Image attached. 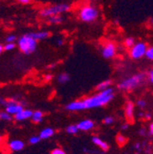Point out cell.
<instances>
[{
	"instance_id": "cell-27",
	"label": "cell",
	"mask_w": 153,
	"mask_h": 154,
	"mask_svg": "<svg viewBox=\"0 0 153 154\" xmlns=\"http://www.w3.org/2000/svg\"><path fill=\"white\" fill-rule=\"evenodd\" d=\"M15 47H16V45L14 44V43H7L4 47H3V49L5 50V51H12V50H14L15 49Z\"/></svg>"
},
{
	"instance_id": "cell-5",
	"label": "cell",
	"mask_w": 153,
	"mask_h": 154,
	"mask_svg": "<svg viewBox=\"0 0 153 154\" xmlns=\"http://www.w3.org/2000/svg\"><path fill=\"white\" fill-rule=\"evenodd\" d=\"M69 9H70V6L68 4H58L43 8L41 11V16L50 17L55 15H60L63 12L68 11Z\"/></svg>"
},
{
	"instance_id": "cell-14",
	"label": "cell",
	"mask_w": 153,
	"mask_h": 154,
	"mask_svg": "<svg viewBox=\"0 0 153 154\" xmlns=\"http://www.w3.org/2000/svg\"><path fill=\"white\" fill-rule=\"evenodd\" d=\"M54 135V130L51 128H46L42 129L40 133V139L41 140H48Z\"/></svg>"
},
{
	"instance_id": "cell-31",
	"label": "cell",
	"mask_w": 153,
	"mask_h": 154,
	"mask_svg": "<svg viewBox=\"0 0 153 154\" xmlns=\"http://www.w3.org/2000/svg\"><path fill=\"white\" fill-rule=\"evenodd\" d=\"M104 122H105L106 125H110V124H112V123L114 122V119H113L112 117H106V118L105 119Z\"/></svg>"
},
{
	"instance_id": "cell-1",
	"label": "cell",
	"mask_w": 153,
	"mask_h": 154,
	"mask_svg": "<svg viewBox=\"0 0 153 154\" xmlns=\"http://www.w3.org/2000/svg\"><path fill=\"white\" fill-rule=\"evenodd\" d=\"M114 98V91L112 88H107L103 91H100L98 94H94L91 97H87L83 100L84 108H94L100 107L107 105Z\"/></svg>"
},
{
	"instance_id": "cell-33",
	"label": "cell",
	"mask_w": 153,
	"mask_h": 154,
	"mask_svg": "<svg viewBox=\"0 0 153 154\" xmlns=\"http://www.w3.org/2000/svg\"><path fill=\"white\" fill-rule=\"evenodd\" d=\"M51 79H52V75H51V74H47V75L45 76V80H46L47 82H50Z\"/></svg>"
},
{
	"instance_id": "cell-28",
	"label": "cell",
	"mask_w": 153,
	"mask_h": 154,
	"mask_svg": "<svg viewBox=\"0 0 153 154\" xmlns=\"http://www.w3.org/2000/svg\"><path fill=\"white\" fill-rule=\"evenodd\" d=\"M50 154H66V153H65V151H64L63 149L56 148V149H54L53 150H51Z\"/></svg>"
},
{
	"instance_id": "cell-34",
	"label": "cell",
	"mask_w": 153,
	"mask_h": 154,
	"mask_svg": "<svg viewBox=\"0 0 153 154\" xmlns=\"http://www.w3.org/2000/svg\"><path fill=\"white\" fill-rule=\"evenodd\" d=\"M31 1H33V0H18V2H20L22 4H28Z\"/></svg>"
},
{
	"instance_id": "cell-21",
	"label": "cell",
	"mask_w": 153,
	"mask_h": 154,
	"mask_svg": "<svg viewBox=\"0 0 153 154\" xmlns=\"http://www.w3.org/2000/svg\"><path fill=\"white\" fill-rule=\"evenodd\" d=\"M66 132L69 134H76L78 132V128L76 125H70L66 128Z\"/></svg>"
},
{
	"instance_id": "cell-32",
	"label": "cell",
	"mask_w": 153,
	"mask_h": 154,
	"mask_svg": "<svg viewBox=\"0 0 153 154\" xmlns=\"http://www.w3.org/2000/svg\"><path fill=\"white\" fill-rule=\"evenodd\" d=\"M148 77V79H149V82H150V83H153V71H152V70L149 71Z\"/></svg>"
},
{
	"instance_id": "cell-17",
	"label": "cell",
	"mask_w": 153,
	"mask_h": 154,
	"mask_svg": "<svg viewBox=\"0 0 153 154\" xmlns=\"http://www.w3.org/2000/svg\"><path fill=\"white\" fill-rule=\"evenodd\" d=\"M30 119H32V121L34 123H40L43 119V113L41 111H40V110L32 112V116H31Z\"/></svg>"
},
{
	"instance_id": "cell-24",
	"label": "cell",
	"mask_w": 153,
	"mask_h": 154,
	"mask_svg": "<svg viewBox=\"0 0 153 154\" xmlns=\"http://www.w3.org/2000/svg\"><path fill=\"white\" fill-rule=\"evenodd\" d=\"M145 56L148 58V60H152L153 59V48L152 47L147 48L146 52H145Z\"/></svg>"
},
{
	"instance_id": "cell-18",
	"label": "cell",
	"mask_w": 153,
	"mask_h": 154,
	"mask_svg": "<svg viewBox=\"0 0 153 154\" xmlns=\"http://www.w3.org/2000/svg\"><path fill=\"white\" fill-rule=\"evenodd\" d=\"M112 85V81L111 80H106V81H104L102 83H100L97 86H96V89L98 91H103L105 89H107L110 87V85Z\"/></svg>"
},
{
	"instance_id": "cell-40",
	"label": "cell",
	"mask_w": 153,
	"mask_h": 154,
	"mask_svg": "<svg viewBox=\"0 0 153 154\" xmlns=\"http://www.w3.org/2000/svg\"><path fill=\"white\" fill-rule=\"evenodd\" d=\"M135 146H136V148H137V149H139V146H140V144H139V143H136V145H135Z\"/></svg>"
},
{
	"instance_id": "cell-41",
	"label": "cell",
	"mask_w": 153,
	"mask_h": 154,
	"mask_svg": "<svg viewBox=\"0 0 153 154\" xmlns=\"http://www.w3.org/2000/svg\"><path fill=\"white\" fill-rule=\"evenodd\" d=\"M1 142H2V137L0 136V144H1Z\"/></svg>"
},
{
	"instance_id": "cell-9",
	"label": "cell",
	"mask_w": 153,
	"mask_h": 154,
	"mask_svg": "<svg viewBox=\"0 0 153 154\" xmlns=\"http://www.w3.org/2000/svg\"><path fill=\"white\" fill-rule=\"evenodd\" d=\"M66 109L69 111H82L84 110V105L83 100H77V101H73L71 102L66 106Z\"/></svg>"
},
{
	"instance_id": "cell-36",
	"label": "cell",
	"mask_w": 153,
	"mask_h": 154,
	"mask_svg": "<svg viewBox=\"0 0 153 154\" xmlns=\"http://www.w3.org/2000/svg\"><path fill=\"white\" fill-rule=\"evenodd\" d=\"M145 117H146L147 119H151V115H150V114H146V115H145Z\"/></svg>"
},
{
	"instance_id": "cell-6",
	"label": "cell",
	"mask_w": 153,
	"mask_h": 154,
	"mask_svg": "<svg viewBox=\"0 0 153 154\" xmlns=\"http://www.w3.org/2000/svg\"><path fill=\"white\" fill-rule=\"evenodd\" d=\"M147 44L144 42H138L135 43L130 49V56L132 59L139 60L145 55L147 50Z\"/></svg>"
},
{
	"instance_id": "cell-29",
	"label": "cell",
	"mask_w": 153,
	"mask_h": 154,
	"mask_svg": "<svg viewBox=\"0 0 153 154\" xmlns=\"http://www.w3.org/2000/svg\"><path fill=\"white\" fill-rule=\"evenodd\" d=\"M137 105H138V106H139V108L144 109V108L146 107V106H147V102H146L145 100L141 99V100H139V101H138Z\"/></svg>"
},
{
	"instance_id": "cell-23",
	"label": "cell",
	"mask_w": 153,
	"mask_h": 154,
	"mask_svg": "<svg viewBox=\"0 0 153 154\" xmlns=\"http://www.w3.org/2000/svg\"><path fill=\"white\" fill-rule=\"evenodd\" d=\"M11 119H12L11 118V115H9L6 111H0V119L9 121V120H11Z\"/></svg>"
},
{
	"instance_id": "cell-13",
	"label": "cell",
	"mask_w": 153,
	"mask_h": 154,
	"mask_svg": "<svg viewBox=\"0 0 153 154\" xmlns=\"http://www.w3.org/2000/svg\"><path fill=\"white\" fill-rule=\"evenodd\" d=\"M24 147H25V143L20 140H14L8 143V148L13 151H20L23 149Z\"/></svg>"
},
{
	"instance_id": "cell-16",
	"label": "cell",
	"mask_w": 153,
	"mask_h": 154,
	"mask_svg": "<svg viewBox=\"0 0 153 154\" xmlns=\"http://www.w3.org/2000/svg\"><path fill=\"white\" fill-rule=\"evenodd\" d=\"M92 140H93V144H95L96 146H98L101 149H103V150H105V151H106V150L109 149L108 144H107L106 142L103 141V140H102L100 138H98V137H93Z\"/></svg>"
},
{
	"instance_id": "cell-25",
	"label": "cell",
	"mask_w": 153,
	"mask_h": 154,
	"mask_svg": "<svg viewBox=\"0 0 153 154\" xmlns=\"http://www.w3.org/2000/svg\"><path fill=\"white\" fill-rule=\"evenodd\" d=\"M134 44H135V40L133 38H127L125 40V45L128 48H131Z\"/></svg>"
},
{
	"instance_id": "cell-38",
	"label": "cell",
	"mask_w": 153,
	"mask_h": 154,
	"mask_svg": "<svg viewBox=\"0 0 153 154\" xmlns=\"http://www.w3.org/2000/svg\"><path fill=\"white\" fill-rule=\"evenodd\" d=\"M128 128V125H127V124H125V125L122 127V128H123V129H126V128Z\"/></svg>"
},
{
	"instance_id": "cell-30",
	"label": "cell",
	"mask_w": 153,
	"mask_h": 154,
	"mask_svg": "<svg viewBox=\"0 0 153 154\" xmlns=\"http://www.w3.org/2000/svg\"><path fill=\"white\" fill-rule=\"evenodd\" d=\"M16 41V37L14 35H10L7 38V42L8 43H14V42Z\"/></svg>"
},
{
	"instance_id": "cell-39",
	"label": "cell",
	"mask_w": 153,
	"mask_h": 154,
	"mask_svg": "<svg viewBox=\"0 0 153 154\" xmlns=\"http://www.w3.org/2000/svg\"><path fill=\"white\" fill-rule=\"evenodd\" d=\"M3 50H4V49H3V46H2V45H0V53H1V52L3 51Z\"/></svg>"
},
{
	"instance_id": "cell-2",
	"label": "cell",
	"mask_w": 153,
	"mask_h": 154,
	"mask_svg": "<svg viewBox=\"0 0 153 154\" xmlns=\"http://www.w3.org/2000/svg\"><path fill=\"white\" fill-rule=\"evenodd\" d=\"M99 12L91 5L84 6L79 10V17L84 22H93L98 17Z\"/></svg>"
},
{
	"instance_id": "cell-19",
	"label": "cell",
	"mask_w": 153,
	"mask_h": 154,
	"mask_svg": "<svg viewBox=\"0 0 153 154\" xmlns=\"http://www.w3.org/2000/svg\"><path fill=\"white\" fill-rule=\"evenodd\" d=\"M49 20L50 23H53V24H59V23H62L63 18V17L59 16V15H55V16H52V17H50Z\"/></svg>"
},
{
	"instance_id": "cell-22",
	"label": "cell",
	"mask_w": 153,
	"mask_h": 154,
	"mask_svg": "<svg viewBox=\"0 0 153 154\" xmlns=\"http://www.w3.org/2000/svg\"><path fill=\"white\" fill-rule=\"evenodd\" d=\"M127 140L123 136V135L119 134V135H118V136H117V142H118V144L119 146L125 145V144L127 143Z\"/></svg>"
},
{
	"instance_id": "cell-26",
	"label": "cell",
	"mask_w": 153,
	"mask_h": 154,
	"mask_svg": "<svg viewBox=\"0 0 153 154\" xmlns=\"http://www.w3.org/2000/svg\"><path fill=\"white\" fill-rule=\"evenodd\" d=\"M29 143L30 144H37V143H39L40 141H41V139H40V137L39 136H33V137H31L30 139H29Z\"/></svg>"
},
{
	"instance_id": "cell-11",
	"label": "cell",
	"mask_w": 153,
	"mask_h": 154,
	"mask_svg": "<svg viewBox=\"0 0 153 154\" xmlns=\"http://www.w3.org/2000/svg\"><path fill=\"white\" fill-rule=\"evenodd\" d=\"M134 109H135V106L132 102H127L125 107V116L126 119L132 122L134 121Z\"/></svg>"
},
{
	"instance_id": "cell-8",
	"label": "cell",
	"mask_w": 153,
	"mask_h": 154,
	"mask_svg": "<svg viewBox=\"0 0 153 154\" xmlns=\"http://www.w3.org/2000/svg\"><path fill=\"white\" fill-rule=\"evenodd\" d=\"M22 109H24L23 106L20 104H17L14 100H9L6 106V112L8 113L9 115H14V116L18 112H20Z\"/></svg>"
},
{
	"instance_id": "cell-35",
	"label": "cell",
	"mask_w": 153,
	"mask_h": 154,
	"mask_svg": "<svg viewBox=\"0 0 153 154\" xmlns=\"http://www.w3.org/2000/svg\"><path fill=\"white\" fill-rule=\"evenodd\" d=\"M149 134H150V135L153 134V124H152V123L149 125Z\"/></svg>"
},
{
	"instance_id": "cell-20",
	"label": "cell",
	"mask_w": 153,
	"mask_h": 154,
	"mask_svg": "<svg viewBox=\"0 0 153 154\" xmlns=\"http://www.w3.org/2000/svg\"><path fill=\"white\" fill-rule=\"evenodd\" d=\"M69 80H70V76H69V74L66 73V72L61 73V74L58 76V81H59L61 84H65V83H67Z\"/></svg>"
},
{
	"instance_id": "cell-10",
	"label": "cell",
	"mask_w": 153,
	"mask_h": 154,
	"mask_svg": "<svg viewBox=\"0 0 153 154\" xmlns=\"http://www.w3.org/2000/svg\"><path fill=\"white\" fill-rule=\"evenodd\" d=\"M32 116V111L29 109H22L20 112L15 115V119L17 121H23L26 119H29L31 118Z\"/></svg>"
},
{
	"instance_id": "cell-12",
	"label": "cell",
	"mask_w": 153,
	"mask_h": 154,
	"mask_svg": "<svg viewBox=\"0 0 153 154\" xmlns=\"http://www.w3.org/2000/svg\"><path fill=\"white\" fill-rule=\"evenodd\" d=\"M76 126H77L78 130L88 131V130H91V129L93 128L94 123L92 120H90V119H84V120H82L81 122H79Z\"/></svg>"
},
{
	"instance_id": "cell-37",
	"label": "cell",
	"mask_w": 153,
	"mask_h": 154,
	"mask_svg": "<svg viewBox=\"0 0 153 154\" xmlns=\"http://www.w3.org/2000/svg\"><path fill=\"white\" fill-rule=\"evenodd\" d=\"M57 43H58V45H63V42L62 40H61V41L59 40L58 42H57Z\"/></svg>"
},
{
	"instance_id": "cell-7",
	"label": "cell",
	"mask_w": 153,
	"mask_h": 154,
	"mask_svg": "<svg viewBox=\"0 0 153 154\" xmlns=\"http://www.w3.org/2000/svg\"><path fill=\"white\" fill-rule=\"evenodd\" d=\"M116 52H117V48L113 42H107L103 46L102 55L106 59H111V58H113L116 55Z\"/></svg>"
},
{
	"instance_id": "cell-3",
	"label": "cell",
	"mask_w": 153,
	"mask_h": 154,
	"mask_svg": "<svg viewBox=\"0 0 153 154\" xmlns=\"http://www.w3.org/2000/svg\"><path fill=\"white\" fill-rule=\"evenodd\" d=\"M17 45L22 52H24L25 54H30L34 52L37 48V41L29 35H25L18 40Z\"/></svg>"
},
{
	"instance_id": "cell-15",
	"label": "cell",
	"mask_w": 153,
	"mask_h": 154,
	"mask_svg": "<svg viewBox=\"0 0 153 154\" xmlns=\"http://www.w3.org/2000/svg\"><path fill=\"white\" fill-rule=\"evenodd\" d=\"M29 37H31L34 40L38 41V40H44V38H47L50 36V33L47 31H40V32H33V33H29L28 34Z\"/></svg>"
},
{
	"instance_id": "cell-4",
	"label": "cell",
	"mask_w": 153,
	"mask_h": 154,
	"mask_svg": "<svg viewBox=\"0 0 153 154\" xmlns=\"http://www.w3.org/2000/svg\"><path fill=\"white\" fill-rule=\"evenodd\" d=\"M145 78V75L143 73H138L135 74L129 78L124 80L123 82H121L118 85V88L121 90H132L134 88H136L137 86H139L142 81Z\"/></svg>"
}]
</instances>
